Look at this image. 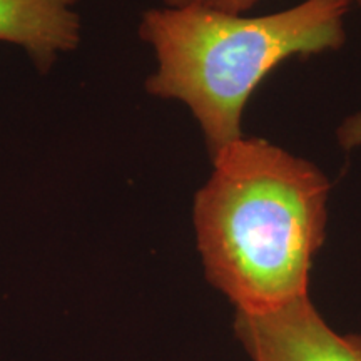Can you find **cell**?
<instances>
[{
    "label": "cell",
    "instance_id": "6da1fadb",
    "mask_svg": "<svg viewBox=\"0 0 361 361\" xmlns=\"http://www.w3.org/2000/svg\"><path fill=\"white\" fill-rule=\"evenodd\" d=\"M211 159L192 206L207 283L243 314L308 296L326 236V176L258 137L238 139Z\"/></svg>",
    "mask_w": 361,
    "mask_h": 361
},
{
    "label": "cell",
    "instance_id": "7a4b0ae2",
    "mask_svg": "<svg viewBox=\"0 0 361 361\" xmlns=\"http://www.w3.org/2000/svg\"><path fill=\"white\" fill-rule=\"evenodd\" d=\"M353 0H303L286 11L246 17L201 7L142 12L139 37L152 47L151 96L189 107L211 157L238 139L261 80L293 56L336 51L346 40Z\"/></svg>",
    "mask_w": 361,
    "mask_h": 361
},
{
    "label": "cell",
    "instance_id": "3957f363",
    "mask_svg": "<svg viewBox=\"0 0 361 361\" xmlns=\"http://www.w3.org/2000/svg\"><path fill=\"white\" fill-rule=\"evenodd\" d=\"M233 328L251 361H361V336L329 326L310 295L266 313H234Z\"/></svg>",
    "mask_w": 361,
    "mask_h": 361
},
{
    "label": "cell",
    "instance_id": "277c9868",
    "mask_svg": "<svg viewBox=\"0 0 361 361\" xmlns=\"http://www.w3.org/2000/svg\"><path fill=\"white\" fill-rule=\"evenodd\" d=\"M80 0H0V42L17 45L39 69L74 52L82 40Z\"/></svg>",
    "mask_w": 361,
    "mask_h": 361
},
{
    "label": "cell",
    "instance_id": "5b68a950",
    "mask_svg": "<svg viewBox=\"0 0 361 361\" xmlns=\"http://www.w3.org/2000/svg\"><path fill=\"white\" fill-rule=\"evenodd\" d=\"M259 0H162L164 7H201L209 11L245 16Z\"/></svg>",
    "mask_w": 361,
    "mask_h": 361
},
{
    "label": "cell",
    "instance_id": "8992f818",
    "mask_svg": "<svg viewBox=\"0 0 361 361\" xmlns=\"http://www.w3.org/2000/svg\"><path fill=\"white\" fill-rule=\"evenodd\" d=\"M338 142L345 149H353L361 146V112L346 117L336 130Z\"/></svg>",
    "mask_w": 361,
    "mask_h": 361
},
{
    "label": "cell",
    "instance_id": "52a82bcc",
    "mask_svg": "<svg viewBox=\"0 0 361 361\" xmlns=\"http://www.w3.org/2000/svg\"><path fill=\"white\" fill-rule=\"evenodd\" d=\"M356 2H358V4H360V6H361V0H356Z\"/></svg>",
    "mask_w": 361,
    "mask_h": 361
}]
</instances>
